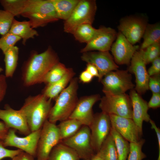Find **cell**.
Returning a JSON list of instances; mask_svg holds the SVG:
<instances>
[{"instance_id":"36","label":"cell","mask_w":160,"mask_h":160,"mask_svg":"<svg viewBox=\"0 0 160 160\" xmlns=\"http://www.w3.org/2000/svg\"><path fill=\"white\" fill-rule=\"evenodd\" d=\"M21 39L19 37L8 32L0 38V49L4 54L9 49L15 46Z\"/></svg>"},{"instance_id":"46","label":"cell","mask_w":160,"mask_h":160,"mask_svg":"<svg viewBox=\"0 0 160 160\" xmlns=\"http://www.w3.org/2000/svg\"><path fill=\"white\" fill-rule=\"evenodd\" d=\"M86 70L92 76L99 77V72L97 68L93 65L90 63H87Z\"/></svg>"},{"instance_id":"12","label":"cell","mask_w":160,"mask_h":160,"mask_svg":"<svg viewBox=\"0 0 160 160\" xmlns=\"http://www.w3.org/2000/svg\"><path fill=\"white\" fill-rule=\"evenodd\" d=\"M81 58L83 61L93 65L97 68L99 72V82L107 73L116 70L119 68L109 51H92L84 52Z\"/></svg>"},{"instance_id":"45","label":"cell","mask_w":160,"mask_h":160,"mask_svg":"<svg viewBox=\"0 0 160 160\" xmlns=\"http://www.w3.org/2000/svg\"><path fill=\"white\" fill-rule=\"evenodd\" d=\"M9 129L3 121H0V140L4 139Z\"/></svg>"},{"instance_id":"40","label":"cell","mask_w":160,"mask_h":160,"mask_svg":"<svg viewBox=\"0 0 160 160\" xmlns=\"http://www.w3.org/2000/svg\"><path fill=\"white\" fill-rule=\"evenodd\" d=\"M149 108H156L160 106V93H153L152 96L148 103Z\"/></svg>"},{"instance_id":"16","label":"cell","mask_w":160,"mask_h":160,"mask_svg":"<svg viewBox=\"0 0 160 160\" xmlns=\"http://www.w3.org/2000/svg\"><path fill=\"white\" fill-rule=\"evenodd\" d=\"M116 39L110 49L115 62L117 65H129L139 46L132 45L119 31Z\"/></svg>"},{"instance_id":"49","label":"cell","mask_w":160,"mask_h":160,"mask_svg":"<svg viewBox=\"0 0 160 160\" xmlns=\"http://www.w3.org/2000/svg\"><path fill=\"white\" fill-rule=\"evenodd\" d=\"M90 160V159H87V160Z\"/></svg>"},{"instance_id":"4","label":"cell","mask_w":160,"mask_h":160,"mask_svg":"<svg viewBox=\"0 0 160 160\" xmlns=\"http://www.w3.org/2000/svg\"><path fill=\"white\" fill-rule=\"evenodd\" d=\"M21 15L29 19L33 29L44 26L59 19L51 0H27Z\"/></svg>"},{"instance_id":"47","label":"cell","mask_w":160,"mask_h":160,"mask_svg":"<svg viewBox=\"0 0 160 160\" xmlns=\"http://www.w3.org/2000/svg\"><path fill=\"white\" fill-rule=\"evenodd\" d=\"M91 160H103L100 156L96 153L92 157Z\"/></svg>"},{"instance_id":"18","label":"cell","mask_w":160,"mask_h":160,"mask_svg":"<svg viewBox=\"0 0 160 160\" xmlns=\"http://www.w3.org/2000/svg\"><path fill=\"white\" fill-rule=\"evenodd\" d=\"M109 115L111 127L127 140L136 142L141 139L143 134L132 119L113 114Z\"/></svg>"},{"instance_id":"33","label":"cell","mask_w":160,"mask_h":160,"mask_svg":"<svg viewBox=\"0 0 160 160\" xmlns=\"http://www.w3.org/2000/svg\"><path fill=\"white\" fill-rule=\"evenodd\" d=\"M145 140L141 139L136 142H130V148L127 160H142L146 157L142 151Z\"/></svg>"},{"instance_id":"27","label":"cell","mask_w":160,"mask_h":160,"mask_svg":"<svg viewBox=\"0 0 160 160\" xmlns=\"http://www.w3.org/2000/svg\"><path fill=\"white\" fill-rule=\"evenodd\" d=\"M5 76L6 78L12 77L16 70L18 58L19 48L16 46L7 50L4 53Z\"/></svg>"},{"instance_id":"1","label":"cell","mask_w":160,"mask_h":160,"mask_svg":"<svg viewBox=\"0 0 160 160\" xmlns=\"http://www.w3.org/2000/svg\"><path fill=\"white\" fill-rule=\"evenodd\" d=\"M59 62L57 54L51 46L41 53L33 52L23 68L22 79L25 86L42 83L47 73Z\"/></svg>"},{"instance_id":"10","label":"cell","mask_w":160,"mask_h":160,"mask_svg":"<svg viewBox=\"0 0 160 160\" xmlns=\"http://www.w3.org/2000/svg\"><path fill=\"white\" fill-rule=\"evenodd\" d=\"M41 129L32 132L24 137H20L17 135L15 130L9 129L3 140L4 145L5 147H16L35 157Z\"/></svg>"},{"instance_id":"43","label":"cell","mask_w":160,"mask_h":160,"mask_svg":"<svg viewBox=\"0 0 160 160\" xmlns=\"http://www.w3.org/2000/svg\"><path fill=\"white\" fill-rule=\"evenodd\" d=\"M34 157L32 155L22 151L11 160H34Z\"/></svg>"},{"instance_id":"42","label":"cell","mask_w":160,"mask_h":160,"mask_svg":"<svg viewBox=\"0 0 160 160\" xmlns=\"http://www.w3.org/2000/svg\"><path fill=\"white\" fill-rule=\"evenodd\" d=\"M149 122L151 124V128L154 130L157 137L158 145L159 154L157 160H160V129L156 126L155 122L151 119Z\"/></svg>"},{"instance_id":"35","label":"cell","mask_w":160,"mask_h":160,"mask_svg":"<svg viewBox=\"0 0 160 160\" xmlns=\"http://www.w3.org/2000/svg\"><path fill=\"white\" fill-rule=\"evenodd\" d=\"M14 17L8 12L0 9V34L1 36L9 31Z\"/></svg>"},{"instance_id":"31","label":"cell","mask_w":160,"mask_h":160,"mask_svg":"<svg viewBox=\"0 0 160 160\" xmlns=\"http://www.w3.org/2000/svg\"><path fill=\"white\" fill-rule=\"evenodd\" d=\"M63 64L58 62L47 73L42 83L49 85L61 79L70 70Z\"/></svg>"},{"instance_id":"29","label":"cell","mask_w":160,"mask_h":160,"mask_svg":"<svg viewBox=\"0 0 160 160\" xmlns=\"http://www.w3.org/2000/svg\"><path fill=\"white\" fill-rule=\"evenodd\" d=\"M96 153L103 160H118L114 141L110 133Z\"/></svg>"},{"instance_id":"24","label":"cell","mask_w":160,"mask_h":160,"mask_svg":"<svg viewBox=\"0 0 160 160\" xmlns=\"http://www.w3.org/2000/svg\"><path fill=\"white\" fill-rule=\"evenodd\" d=\"M59 19L65 21L71 15L80 0H51Z\"/></svg>"},{"instance_id":"6","label":"cell","mask_w":160,"mask_h":160,"mask_svg":"<svg viewBox=\"0 0 160 160\" xmlns=\"http://www.w3.org/2000/svg\"><path fill=\"white\" fill-rule=\"evenodd\" d=\"M97 6L94 0H80L69 17L64 23V31L73 34L80 25L88 23L92 25Z\"/></svg>"},{"instance_id":"37","label":"cell","mask_w":160,"mask_h":160,"mask_svg":"<svg viewBox=\"0 0 160 160\" xmlns=\"http://www.w3.org/2000/svg\"><path fill=\"white\" fill-rule=\"evenodd\" d=\"M22 151L19 149L13 150L6 148L4 145L3 140H0V160L6 158L12 159Z\"/></svg>"},{"instance_id":"23","label":"cell","mask_w":160,"mask_h":160,"mask_svg":"<svg viewBox=\"0 0 160 160\" xmlns=\"http://www.w3.org/2000/svg\"><path fill=\"white\" fill-rule=\"evenodd\" d=\"M76 152L60 142L52 150L47 160H80Z\"/></svg>"},{"instance_id":"30","label":"cell","mask_w":160,"mask_h":160,"mask_svg":"<svg viewBox=\"0 0 160 160\" xmlns=\"http://www.w3.org/2000/svg\"><path fill=\"white\" fill-rule=\"evenodd\" d=\"M97 30L91 24H84L78 27L73 34L77 41L87 44L93 38Z\"/></svg>"},{"instance_id":"38","label":"cell","mask_w":160,"mask_h":160,"mask_svg":"<svg viewBox=\"0 0 160 160\" xmlns=\"http://www.w3.org/2000/svg\"><path fill=\"white\" fill-rule=\"evenodd\" d=\"M148 87L153 93H160V74L150 76L149 78Z\"/></svg>"},{"instance_id":"11","label":"cell","mask_w":160,"mask_h":160,"mask_svg":"<svg viewBox=\"0 0 160 160\" xmlns=\"http://www.w3.org/2000/svg\"><path fill=\"white\" fill-rule=\"evenodd\" d=\"M89 127L91 145L96 153L110 133L111 124L109 115L102 111L96 114Z\"/></svg>"},{"instance_id":"15","label":"cell","mask_w":160,"mask_h":160,"mask_svg":"<svg viewBox=\"0 0 160 160\" xmlns=\"http://www.w3.org/2000/svg\"><path fill=\"white\" fill-rule=\"evenodd\" d=\"M117 35V33L114 29L102 26L97 29L93 38L81 49L80 52L83 53L95 50L109 51Z\"/></svg>"},{"instance_id":"34","label":"cell","mask_w":160,"mask_h":160,"mask_svg":"<svg viewBox=\"0 0 160 160\" xmlns=\"http://www.w3.org/2000/svg\"><path fill=\"white\" fill-rule=\"evenodd\" d=\"M143 50V56L146 65L149 64L159 56L160 42L155 43Z\"/></svg>"},{"instance_id":"26","label":"cell","mask_w":160,"mask_h":160,"mask_svg":"<svg viewBox=\"0 0 160 160\" xmlns=\"http://www.w3.org/2000/svg\"><path fill=\"white\" fill-rule=\"evenodd\" d=\"M143 37L140 49L144 50L155 43L160 42V24L159 23L147 25Z\"/></svg>"},{"instance_id":"14","label":"cell","mask_w":160,"mask_h":160,"mask_svg":"<svg viewBox=\"0 0 160 160\" xmlns=\"http://www.w3.org/2000/svg\"><path fill=\"white\" fill-rule=\"evenodd\" d=\"M143 50H137L134 54L127 70L133 73L135 77L136 85L134 89L140 95L144 94L148 89L150 77L143 56Z\"/></svg>"},{"instance_id":"13","label":"cell","mask_w":160,"mask_h":160,"mask_svg":"<svg viewBox=\"0 0 160 160\" xmlns=\"http://www.w3.org/2000/svg\"><path fill=\"white\" fill-rule=\"evenodd\" d=\"M147 24V20L144 17L132 16L122 18L118 28L119 31L134 45L143 37Z\"/></svg>"},{"instance_id":"5","label":"cell","mask_w":160,"mask_h":160,"mask_svg":"<svg viewBox=\"0 0 160 160\" xmlns=\"http://www.w3.org/2000/svg\"><path fill=\"white\" fill-rule=\"evenodd\" d=\"M131 74L128 70L111 71L105 74L100 81L103 85V91L105 95L123 94L128 90L134 89Z\"/></svg>"},{"instance_id":"21","label":"cell","mask_w":160,"mask_h":160,"mask_svg":"<svg viewBox=\"0 0 160 160\" xmlns=\"http://www.w3.org/2000/svg\"><path fill=\"white\" fill-rule=\"evenodd\" d=\"M9 32L22 39L24 45L28 39L39 35L37 31L31 27L28 21H19L15 19Z\"/></svg>"},{"instance_id":"7","label":"cell","mask_w":160,"mask_h":160,"mask_svg":"<svg viewBox=\"0 0 160 160\" xmlns=\"http://www.w3.org/2000/svg\"><path fill=\"white\" fill-rule=\"evenodd\" d=\"M90 135L89 126L82 125L75 134L61 142L74 151L80 159L91 160L96 153L91 145Z\"/></svg>"},{"instance_id":"9","label":"cell","mask_w":160,"mask_h":160,"mask_svg":"<svg viewBox=\"0 0 160 160\" xmlns=\"http://www.w3.org/2000/svg\"><path fill=\"white\" fill-rule=\"evenodd\" d=\"M99 108L102 112L132 119V108L129 96L125 93L116 95H105L100 99Z\"/></svg>"},{"instance_id":"32","label":"cell","mask_w":160,"mask_h":160,"mask_svg":"<svg viewBox=\"0 0 160 160\" xmlns=\"http://www.w3.org/2000/svg\"><path fill=\"white\" fill-rule=\"evenodd\" d=\"M27 0H1L0 3L4 10L8 12L14 17L23 14L26 7Z\"/></svg>"},{"instance_id":"28","label":"cell","mask_w":160,"mask_h":160,"mask_svg":"<svg viewBox=\"0 0 160 160\" xmlns=\"http://www.w3.org/2000/svg\"><path fill=\"white\" fill-rule=\"evenodd\" d=\"M110 134L114 141L118 160H127L129 151V143L111 127Z\"/></svg>"},{"instance_id":"41","label":"cell","mask_w":160,"mask_h":160,"mask_svg":"<svg viewBox=\"0 0 160 160\" xmlns=\"http://www.w3.org/2000/svg\"><path fill=\"white\" fill-rule=\"evenodd\" d=\"M6 77L4 75H0V103L6 94L7 84Z\"/></svg>"},{"instance_id":"2","label":"cell","mask_w":160,"mask_h":160,"mask_svg":"<svg viewBox=\"0 0 160 160\" xmlns=\"http://www.w3.org/2000/svg\"><path fill=\"white\" fill-rule=\"evenodd\" d=\"M52 100L42 93L28 97L20 109L25 116L31 132L41 129L48 117Z\"/></svg>"},{"instance_id":"44","label":"cell","mask_w":160,"mask_h":160,"mask_svg":"<svg viewBox=\"0 0 160 160\" xmlns=\"http://www.w3.org/2000/svg\"><path fill=\"white\" fill-rule=\"evenodd\" d=\"M93 78V76L86 70L82 72L79 76L80 80L82 82L85 83L90 82Z\"/></svg>"},{"instance_id":"17","label":"cell","mask_w":160,"mask_h":160,"mask_svg":"<svg viewBox=\"0 0 160 160\" xmlns=\"http://www.w3.org/2000/svg\"><path fill=\"white\" fill-rule=\"evenodd\" d=\"M100 99V95L97 94L81 97L78 100L69 118L77 120L82 125L89 126L94 117L93 106Z\"/></svg>"},{"instance_id":"3","label":"cell","mask_w":160,"mask_h":160,"mask_svg":"<svg viewBox=\"0 0 160 160\" xmlns=\"http://www.w3.org/2000/svg\"><path fill=\"white\" fill-rule=\"evenodd\" d=\"M78 87L77 78H73L68 85L55 99L54 106L51 109L48 120L55 124L58 121L68 119L73 111L78 101Z\"/></svg>"},{"instance_id":"39","label":"cell","mask_w":160,"mask_h":160,"mask_svg":"<svg viewBox=\"0 0 160 160\" xmlns=\"http://www.w3.org/2000/svg\"><path fill=\"white\" fill-rule=\"evenodd\" d=\"M151 66L147 71L149 76L159 74L160 73V57H158L152 62Z\"/></svg>"},{"instance_id":"25","label":"cell","mask_w":160,"mask_h":160,"mask_svg":"<svg viewBox=\"0 0 160 160\" xmlns=\"http://www.w3.org/2000/svg\"><path fill=\"white\" fill-rule=\"evenodd\" d=\"M82 126L80 122L73 119L68 118L60 121L57 126L61 141L74 135Z\"/></svg>"},{"instance_id":"22","label":"cell","mask_w":160,"mask_h":160,"mask_svg":"<svg viewBox=\"0 0 160 160\" xmlns=\"http://www.w3.org/2000/svg\"><path fill=\"white\" fill-rule=\"evenodd\" d=\"M72 68L60 80L52 84L47 85L42 94L52 100L55 99L66 87L75 75Z\"/></svg>"},{"instance_id":"20","label":"cell","mask_w":160,"mask_h":160,"mask_svg":"<svg viewBox=\"0 0 160 160\" xmlns=\"http://www.w3.org/2000/svg\"><path fill=\"white\" fill-rule=\"evenodd\" d=\"M129 96L132 108V119L143 134V122H149L151 119L148 112L149 109L148 103L134 89L130 90Z\"/></svg>"},{"instance_id":"19","label":"cell","mask_w":160,"mask_h":160,"mask_svg":"<svg viewBox=\"0 0 160 160\" xmlns=\"http://www.w3.org/2000/svg\"><path fill=\"white\" fill-rule=\"evenodd\" d=\"M0 119L9 129L18 130L27 135L31 132L25 117L19 109L16 110L8 104L4 109H0Z\"/></svg>"},{"instance_id":"8","label":"cell","mask_w":160,"mask_h":160,"mask_svg":"<svg viewBox=\"0 0 160 160\" xmlns=\"http://www.w3.org/2000/svg\"><path fill=\"white\" fill-rule=\"evenodd\" d=\"M60 141L57 125L47 120L41 129L36 149V160H47L52 150Z\"/></svg>"},{"instance_id":"48","label":"cell","mask_w":160,"mask_h":160,"mask_svg":"<svg viewBox=\"0 0 160 160\" xmlns=\"http://www.w3.org/2000/svg\"><path fill=\"white\" fill-rule=\"evenodd\" d=\"M2 71H3V69H2V68L0 66V72Z\"/></svg>"}]
</instances>
